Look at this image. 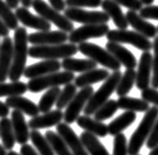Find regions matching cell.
Instances as JSON below:
<instances>
[{
	"mask_svg": "<svg viewBox=\"0 0 158 155\" xmlns=\"http://www.w3.org/2000/svg\"><path fill=\"white\" fill-rule=\"evenodd\" d=\"M28 32L26 27H18L14 32L13 41V60L9 72V79L11 82H17L24 75L26 69L27 58L29 56Z\"/></svg>",
	"mask_w": 158,
	"mask_h": 155,
	"instance_id": "obj_1",
	"label": "cell"
},
{
	"mask_svg": "<svg viewBox=\"0 0 158 155\" xmlns=\"http://www.w3.org/2000/svg\"><path fill=\"white\" fill-rule=\"evenodd\" d=\"M158 118V107L152 106L145 112L138 129L131 136L128 145V155H138L141 146L149 136L155 121Z\"/></svg>",
	"mask_w": 158,
	"mask_h": 155,
	"instance_id": "obj_2",
	"label": "cell"
},
{
	"mask_svg": "<svg viewBox=\"0 0 158 155\" xmlns=\"http://www.w3.org/2000/svg\"><path fill=\"white\" fill-rule=\"evenodd\" d=\"M122 77L121 71H113V73L104 81L103 85L98 88V90L92 93L88 103L84 108V113L86 116H91L100 106L104 104L112 93L116 90L118 82Z\"/></svg>",
	"mask_w": 158,
	"mask_h": 155,
	"instance_id": "obj_3",
	"label": "cell"
},
{
	"mask_svg": "<svg viewBox=\"0 0 158 155\" xmlns=\"http://www.w3.org/2000/svg\"><path fill=\"white\" fill-rule=\"evenodd\" d=\"M78 51V46L71 42L53 45H32L29 48V56L36 59L58 60L72 57Z\"/></svg>",
	"mask_w": 158,
	"mask_h": 155,
	"instance_id": "obj_4",
	"label": "cell"
},
{
	"mask_svg": "<svg viewBox=\"0 0 158 155\" xmlns=\"http://www.w3.org/2000/svg\"><path fill=\"white\" fill-rule=\"evenodd\" d=\"M75 78L76 77L72 72L58 71L55 72V73L47 74L42 77L31 79L28 84H27V86H28V90H30L31 92L39 93L42 90H48L50 87L70 84V82H72L75 80Z\"/></svg>",
	"mask_w": 158,
	"mask_h": 155,
	"instance_id": "obj_5",
	"label": "cell"
},
{
	"mask_svg": "<svg viewBox=\"0 0 158 155\" xmlns=\"http://www.w3.org/2000/svg\"><path fill=\"white\" fill-rule=\"evenodd\" d=\"M78 49L89 59L94 60L97 64H100L109 70L119 71L121 69V64L119 61L110 52L97 44L85 41L79 44Z\"/></svg>",
	"mask_w": 158,
	"mask_h": 155,
	"instance_id": "obj_6",
	"label": "cell"
},
{
	"mask_svg": "<svg viewBox=\"0 0 158 155\" xmlns=\"http://www.w3.org/2000/svg\"><path fill=\"white\" fill-rule=\"evenodd\" d=\"M31 7L40 17L45 19L49 23L54 24L60 31L71 32L75 30L72 21H70L65 15L59 13V11L51 7L43 0H32Z\"/></svg>",
	"mask_w": 158,
	"mask_h": 155,
	"instance_id": "obj_7",
	"label": "cell"
},
{
	"mask_svg": "<svg viewBox=\"0 0 158 155\" xmlns=\"http://www.w3.org/2000/svg\"><path fill=\"white\" fill-rule=\"evenodd\" d=\"M106 37L108 41L116 43H127L131 44L134 47L139 49L141 51H150L152 49V42L149 38L145 37L139 32L135 31L128 30H110L107 34Z\"/></svg>",
	"mask_w": 158,
	"mask_h": 155,
	"instance_id": "obj_8",
	"label": "cell"
},
{
	"mask_svg": "<svg viewBox=\"0 0 158 155\" xmlns=\"http://www.w3.org/2000/svg\"><path fill=\"white\" fill-rule=\"evenodd\" d=\"M64 15L70 21L84 25L107 24L110 20V17L103 11H86L76 7H69L65 9Z\"/></svg>",
	"mask_w": 158,
	"mask_h": 155,
	"instance_id": "obj_9",
	"label": "cell"
},
{
	"mask_svg": "<svg viewBox=\"0 0 158 155\" xmlns=\"http://www.w3.org/2000/svg\"><path fill=\"white\" fill-rule=\"evenodd\" d=\"M94 92V87L91 86L81 88L79 92L76 93L74 98L67 105L66 110L64 112L63 120L66 124H73L79 118L80 113L83 111L85 106L88 103L89 99Z\"/></svg>",
	"mask_w": 158,
	"mask_h": 155,
	"instance_id": "obj_10",
	"label": "cell"
},
{
	"mask_svg": "<svg viewBox=\"0 0 158 155\" xmlns=\"http://www.w3.org/2000/svg\"><path fill=\"white\" fill-rule=\"evenodd\" d=\"M109 31H110V27L107 24L84 25L71 31L68 40L71 43L80 44L90 40V38H99L103 36H106Z\"/></svg>",
	"mask_w": 158,
	"mask_h": 155,
	"instance_id": "obj_11",
	"label": "cell"
},
{
	"mask_svg": "<svg viewBox=\"0 0 158 155\" xmlns=\"http://www.w3.org/2000/svg\"><path fill=\"white\" fill-rule=\"evenodd\" d=\"M57 134L66 142L73 155H89L85 148L81 138L75 131L66 123H59L56 127Z\"/></svg>",
	"mask_w": 158,
	"mask_h": 155,
	"instance_id": "obj_12",
	"label": "cell"
},
{
	"mask_svg": "<svg viewBox=\"0 0 158 155\" xmlns=\"http://www.w3.org/2000/svg\"><path fill=\"white\" fill-rule=\"evenodd\" d=\"M68 36L67 32L63 31H46L32 32L28 36V40L32 45H53L65 43Z\"/></svg>",
	"mask_w": 158,
	"mask_h": 155,
	"instance_id": "obj_13",
	"label": "cell"
},
{
	"mask_svg": "<svg viewBox=\"0 0 158 155\" xmlns=\"http://www.w3.org/2000/svg\"><path fill=\"white\" fill-rule=\"evenodd\" d=\"M152 72V54L150 51H144L139 58L138 71L135 72V86L139 90L149 87L150 75Z\"/></svg>",
	"mask_w": 158,
	"mask_h": 155,
	"instance_id": "obj_14",
	"label": "cell"
},
{
	"mask_svg": "<svg viewBox=\"0 0 158 155\" xmlns=\"http://www.w3.org/2000/svg\"><path fill=\"white\" fill-rule=\"evenodd\" d=\"M15 15L18 21L21 22L25 27H31V29L40 31H50L51 29V24L49 22L40 16H35L31 13L29 9L26 7H18L16 9Z\"/></svg>",
	"mask_w": 158,
	"mask_h": 155,
	"instance_id": "obj_15",
	"label": "cell"
},
{
	"mask_svg": "<svg viewBox=\"0 0 158 155\" xmlns=\"http://www.w3.org/2000/svg\"><path fill=\"white\" fill-rule=\"evenodd\" d=\"M13 60V40L9 36H5L0 45V82L8 79Z\"/></svg>",
	"mask_w": 158,
	"mask_h": 155,
	"instance_id": "obj_16",
	"label": "cell"
},
{
	"mask_svg": "<svg viewBox=\"0 0 158 155\" xmlns=\"http://www.w3.org/2000/svg\"><path fill=\"white\" fill-rule=\"evenodd\" d=\"M126 18L130 26H132L133 29L144 36L148 38H154L157 35V27L148 22L143 17H140L135 11L129 10L126 13Z\"/></svg>",
	"mask_w": 158,
	"mask_h": 155,
	"instance_id": "obj_17",
	"label": "cell"
},
{
	"mask_svg": "<svg viewBox=\"0 0 158 155\" xmlns=\"http://www.w3.org/2000/svg\"><path fill=\"white\" fill-rule=\"evenodd\" d=\"M64 113L61 110L56 109L52 110L47 113H43L42 115H37L35 117H32L29 121V128L31 130H40L50 128L53 126H57L59 123H61L63 120Z\"/></svg>",
	"mask_w": 158,
	"mask_h": 155,
	"instance_id": "obj_18",
	"label": "cell"
},
{
	"mask_svg": "<svg viewBox=\"0 0 158 155\" xmlns=\"http://www.w3.org/2000/svg\"><path fill=\"white\" fill-rule=\"evenodd\" d=\"M61 63L57 60H44L41 62L32 64L29 67H26L24 71V77L28 79H35L45 76L47 74L55 73L61 69Z\"/></svg>",
	"mask_w": 158,
	"mask_h": 155,
	"instance_id": "obj_19",
	"label": "cell"
},
{
	"mask_svg": "<svg viewBox=\"0 0 158 155\" xmlns=\"http://www.w3.org/2000/svg\"><path fill=\"white\" fill-rule=\"evenodd\" d=\"M106 50L110 52L126 69H135L137 67L138 63L135 55L120 43L108 41L106 43Z\"/></svg>",
	"mask_w": 158,
	"mask_h": 155,
	"instance_id": "obj_20",
	"label": "cell"
},
{
	"mask_svg": "<svg viewBox=\"0 0 158 155\" xmlns=\"http://www.w3.org/2000/svg\"><path fill=\"white\" fill-rule=\"evenodd\" d=\"M11 123H12L16 142L19 145H25L30 140V128L24 117V114L14 110L11 113Z\"/></svg>",
	"mask_w": 158,
	"mask_h": 155,
	"instance_id": "obj_21",
	"label": "cell"
},
{
	"mask_svg": "<svg viewBox=\"0 0 158 155\" xmlns=\"http://www.w3.org/2000/svg\"><path fill=\"white\" fill-rule=\"evenodd\" d=\"M6 105L9 108H13L14 110H18L23 114H26L30 117H35L40 114L39 106L30 100L29 98L24 97L22 95H16V96H10L6 98L5 101Z\"/></svg>",
	"mask_w": 158,
	"mask_h": 155,
	"instance_id": "obj_22",
	"label": "cell"
},
{
	"mask_svg": "<svg viewBox=\"0 0 158 155\" xmlns=\"http://www.w3.org/2000/svg\"><path fill=\"white\" fill-rule=\"evenodd\" d=\"M101 8L103 12H105L113 21L119 30H127L129 23L127 21L126 15L120 7V5L116 3L114 0H102Z\"/></svg>",
	"mask_w": 158,
	"mask_h": 155,
	"instance_id": "obj_23",
	"label": "cell"
},
{
	"mask_svg": "<svg viewBox=\"0 0 158 155\" xmlns=\"http://www.w3.org/2000/svg\"><path fill=\"white\" fill-rule=\"evenodd\" d=\"M110 76L108 70L105 69H92L90 71L81 73L79 77L75 78V85L77 87L83 88L85 86H91L96 82H104Z\"/></svg>",
	"mask_w": 158,
	"mask_h": 155,
	"instance_id": "obj_24",
	"label": "cell"
},
{
	"mask_svg": "<svg viewBox=\"0 0 158 155\" xmlns=\"http://www.w3.org/2000/svg\"><path fill=\"white\" fill-rule=\"evenodd\" d=\"M76 122L80 128L98 137H105L108 135L107 125H105L103 122L91 119L89 116H79Z\"/></svg>",
	"mask_w": 158,
	"mask_h": 155,
	"instance_id": "obj_25",
	"label": "cell"
},
{
	"mask_svg": "<svg viewBox=\"0 0 158 155\" xmlns=\"http://www.w3.org/2000/svg\"><path fill=\"white\" fill-rule=\"evenodd\" d=\"M61 67L68 72L72 73H85L92 69H96L97 63L91 59H76L72 57H68L63 59L61 63Z\"/></svg>",
	"mask_w": 158,
	"mask_h": 155,
	"instance_id": "obj_26",
	"label": "cell"
},
{
	"mask_svg": "<svg viewBox=\"0 0 158 155\" xmlns=\"http://www.w3.org/2000/svg\"><path fill=\"white\" fill-rule=\"evenodd\" d=\"M137 119V114L133 111H126L121 114L118 118L114 119L110 124L107 126L108 134L111 136H116L120 132H122L124 130H126L130 127Z\"/></svg>",
	"mask_w": 158,
	"mask_h": 155,
	"instance_id": "obj_27",
	"label": "cell"
},
{
	"mask_svg": "<svg viewBox=\"0 0 158 155\" xmlns=\"http://www.w3.org/2000/svg\"><path fill=\"white\" fill-rule=\"evenodd\" d=\"M80 138L89 155H110L96 136L84 132H81Z\"/></svg>",
	"mask_w": 158,
	"mask_h": 155,
	"instance_id": "obj_28",
	"label": "cell"
},
{
	"mask_svg": "<svg viewBox=\"0 0 158 155\" xmlns=\"http://www.w3.org/2000/svg\"><path fill=\"white\" fill-rule=\"evenodd\" d=\"M117 103L119 109H123L125 111L146 112L149 109V103L143 99L129 97L127 95L120 96Z\"/></svg>",
	"mask_w": 158,
	"mask_h": 155,
	"instance_id": "obj_29",
	"label": "cell"
},
{
	"mask_svg": "<svg viewBox=\"0 0 158 155\" xmlns=\"http://www.w3.org/2000/svg\"><path fill=\"white\" fill-rule=\"evenodd\" d=\"M0 137H1L3 146L6 148V150L7 149L12 150V148L15 146L16 138L11 120L7 117L1 118L0 120Z\"/></svg>",
	"mask_w": 158,
	"mask_h": 155,
	"instance_id": "obj_30",
	"label": "cell"
},
{
	"mask_svg": "<svg viewBox=\"0 0 158 155\" xmlns=\"http://www.w3.org/2000/svg\"><path fill=\"white\" fill-rule=\"evenodd\" d=\"M135 84V69H127L125 73L122 74L121 79H120L118 86L116 87L117 95L125 96L131 91L132 87Z\"/></svg>",
	"mask_w": 158,
	"mask_h": 155,
	"instance_id": "obj_31",
	"label": "cell"
},
{
	"mask_svg": "<svg viewBox=\"0 0 158 155\" xmlns=\"http://www.w3.org/2000/svg\"><path fill=\"white\" fill-rule=\"evenodd\" d=\"M28 91V86L23 82H0V97L23 95Z\"/></svg>",
	"mask_w": 158,
	"mask_h": 155,
	"instance_id": "obj_32",
	"label": "cell"
},
{
	"mask_svg": "<svg viewBox=\"0 0 158 155\" xmlns=\"http://www.w3.org/2000/svg\"><path fill=\"white\" fill-rule=\"evenodd\" d=\"M44 136L46 137L47 141L49 142L54 153L56 155H73L68 145H66V142L55 132L47 131Z\"/></svg>",
	"mask_w": 158,
	"mask_h": 155,
	"instance_id": "obj_33",
	"label": "cell"
},
{
	"mask_svg": "<svg viewBox=\"0 0 158 155\" xmlns=\"http://www.w3.org/2000/svg\"><path fill=\"white\" fill-rule=\"evenodd\" d=\"M60 91H61V90H60L59 86L48 88L46 92L41 96L40 100L39 102V105H37L40 113H47L50 111L52 106L57 101Z\"/></svg>",
	"mask_w": 158,
	"mask_h": 155,
	"instance_id": "obj_34",
	"label": "cell"
},
{
	"mask_svg": "<svg viewBox=\"0 0 158 155\" xmlns=\"http://www.w3.org/2000/svg\"><path fill=\"white\" fill-rule=\"evenodd\" d=\"M30 138L31 143L40 152V155H55L46 137L43 136L37 130H31L30 132Z\"/></svg>",
	"mask_w": 158,
	"mask_h": 155,
	"instance_id": "obj_35",
	"label": "cell"
},
{
	"mask_svg": "<svg viewBox=\"0 0 158 155\" xmlns=\"http://www.w3.org/2000/svg\"><path fill=\"white\" fill-rule=\"evenodd\" d=\"M0 19L9 30L15 31L19 27V21L4 0H0Z\"/></svg>",
	"mask_w": 158,
	"mask_h": 155,
	"instance_id": "obj_36",
	"label": "cell"
},
{
	"mask_svg": "<svg viewBox=\"0 0 158 155\" xmlns=\"http://www.w3.org/2000/svg\"><path fill=\"white\" fill-rule=\"evenodd\" d=\"M77 93V86L75 84H70L65 85L63 90L60 91V94L58 96V99L55 103L56 108L59 110H62L63 108H66L67 105L71 102V100L74 98V96Z\"/></svg>",
	"mask_w": 158,
	"mask_h": 155,
	"instance_id": "obj_37",
	"label": "cell"
},
{
	"mask_svg": "<svg viewBox=\"0 0 158 155\" xmlns=\"http://www.w3.org/2000/svg\"><path fill=\"white\" fill-rule=\"evenodd\" d=\"M119 107H118V103L116 100H114V99L107 100L102 106H100L95 111V113L94 114V119L97 121L103 122L109 118H111L112 116L116 113Z\"/></svg>",
	"mask_w": 158,
	"mask_h": 155,
	"instance_id": "obj_38",
	"label": "cell"
},
{
	"mask_svg": "<svg viewBox=\"0 0 158 155\" xmlns=\"http://www.w3.org/2000/svg\"><path fill=\"white\" fill-rule=\"evenodd\" d=\"M152 48L154 53L152 56V79L150 80V84L152 87L158 90V36L154 37Z\"/></svg>",
	"mask_w": 158,
	"mask_h": 155,
	"instance_id": "obj_39",
	"label": "cell"
},
{
	"mask_svg": "<svg viewBox=\"0 0 158 155\" xmlns=\"http://www.w3.org/2000/svg\"><path fill=\"white\" fill-rule=\"evenodd\" d=\"M113 155H128V145L126 136L122 132L114 136Z\"/></svg>",
	"mask_w": 158,
	"mask_h": 155,
	"instance_id": "obj_40",
	"label": "cell"
},
{
	"mask_svg": "<svg viewBox=\"0 0 158 155\" xmlns=\"http://www.w3.org/2000/svg\"><path fill=\"white\" fill-rule=\"evenodd\" d=\"M102 0H65V4L68 7H89V8H97L100 7Z\"/></svg>",
	"mask_w": 158,
	"mask_h": 155,
	"instance_id": "obj_41",
	"label": "cell"
},
{
	"mask_svg": "<svg viewBox=\"0 0 158 155\" xmlns=\"http://www.w3.org/2000/svg\"><path fill=\"white\" fill-rule=\"evenodd\" d=\"M141 99L158 107V90L153 87L145 88V90H141Z\"/></svg>",
	"mask_w": 158,
	"mask_h": 155,
	"instance_id": "obj_42",
	"label": "cell"
},
{
	"mask_svg": "<svg viewBox=\"0 0 158 155\" xmlns=\"http://www.w3.org/2000/svg\"><path fill=\"white\" fill-rule=\"evenodd\" d=\"M139 16L143 19L148 20H158V6L154 5H148V6L143 7L139 10Z\"/></svg>",
	"mask_w": 158,
	"mask_h": 155,
	"instance_id": "obj_43",
	"label": "cell"
},
{
	"mask_svg": "<svg viewBox=\"0 0 158 155\" xmlns=\"http://www.w3.org/2000/svg\"><path fill=\"white\" fill-rule=\"evenodd\" d=\"M157 145H158V118L155 121L149 136L146 140V147L148 149H153Z\"/></svg>",
	"mask_w": 158,
	"mask_h": 155,
	"instance_id": "obj_44",
	"label": "cell"
},
{
	"mask_svg": "<svg viewBox=\"0 0 158 155\" xmlns=\"http://www.w3.org/2000/svg\"><path fill=\"white\" fill-rule=\"evenodd\" d=\"M116 3H118L120 6L126 7L129 10H133V11H139L143 8V3H141L140 0H114Z\"/></svg>",
	"mask_w": 158,
	"mask_h": 155,
	"instance_id": "obj_45",
	"label": "cell"
},
{
	"mask_svg": "<svg viewBox=\"0 0 158 155\" xmlns=\"http://www.w3.org/2000/svg\"><path fill=\"white\" fill-rule=\"evenodd\" d=\"M20 153L21 155H40V153H37L35 149L28 143H25L21 146Z\"/></svg>",
	"mask_w": 158,
	"mask_h": 155,
	"instance_id": "obj_46",
	"label": "cell"
},
{
	"mask_svg": "<svg viewBox=\"0 0 158 155\" xmlns=\"http://www.w3.org/2000/svg\"><path fill=\"white\" fill-rule=\"evenodd\" d=\"M48 1L50 3V6L56 9L57 11H64L66 9L65 8V6H66L65 0H48Z\"/></svg>",
	"mask_w": 158,
	"mask_h": 155,
	"instance_id": "obj_47",
	"label": "cell"
},
{
	"mask_svg": "<svg viewBox=\"0 0 158 155\" xmlns=\"http://www.w3.org/2000/svg\"><path fill=\"white\" fill-rule=\"evenodd\" d=\"M9 114V107L2 101H0V118L7 117Z\"/></svg>",
	"mask_w": 158,
	"mask_h": 155,
	"instance_id": "obj_48",
	"label": "cell"
},
{
	"mask_svg": "<svg viewBox=\"0 0 158 155\" xmlns=\"http://www.w3.org/2000/svg\"><path fill=\"white\" fill-rule=\"evenodd\" d=\"M9 31H10V30L6 26H5V24L2 22V20L0 19V36H2V37L8 36Z\"/></svg>",
	"mask_w": 158,
	"mask_h": 155,
	"instance_id": "obj_49",
	"label": "cell"
},
{
	"mask_svg": "<svg viewBox=\"0 0 158 155\" xmlns=\"http://www.w3.org/2000/svg\"><path fill=\"white\" fill-rule=\"evenodd\" d=\"M5 2L7 3V5L11 9H17L19 6L20 0H5Z\"/></svg>",
	"mask_w": 158,
	"mask_h": 155,
	"instance_id": "obj_50",
	"label": "cell"
},
{
	"mask_svg": "<svg viewBox=\"0 0 158 155\" xmlns=\"http://www.w3.org/2000/svg\"><path fill=\"white\" fill-rule=\"evenodd\" d=\"M20 2L23 5V7L29 8V7H31L32 0H20Z\"/></svg>",
	"mask_w": 158,
	"mask_h": 155,
	"instance_id": "obj_51",
	"label": "cell"
},
{
	"mask_svg": "<svg viewBox=\"0 0 158 155\" xmlns=\"http://www.w3.org/2000/svg\"><path fill=\"white\" fill-rule=\"evenodd\" d=\"M140 1L143 5H145V6H148V5H151L154 2V0H140Z\"/></svg>",
	"mask_w": 158,
	"mask_h": 155,
	"instance_id": "obj_52",
	"label": "cell"
},
{
	"mask_svg": "<svg viewBox=\"0 0 158 155\" xmlns=\"http://www.w3.org/2000/svg\"><path fill=\"white\" fill-rule=\"evenodd\" d=\"M7 151H6V148H5L3 145H0V155H6Z\"/></svg>",
	"mask_w": 158,
	"mask_h": 155,
	"instance_id": "obj_53",
	"label": "cell"
},
{
	"mask_svg": "<svg viewBox=\"0 0 158 155\" xmlns=\"http://www.w3.org/2000/svg\"><path fill=\"white\" fill-rule=\"evenodd\" d=\"M149 155H158V145L155 148L151 149V152L149 153Z\"/></svg>",
	"mask_w": 158,
	"mask_h": 155,
	"instance_id": "obj_54",
	"label": "cell"
},
{
	"mask_svg": "<svg viewBox=\"0 0 158 155\" xmlns=\"http://www.w3.org/2000/svg\"><path fill=\"white\" fill-rule=\"evenodd\" d=\"M6 155H21V153H17L16 151H13V150H10Z\"/></svg>",
	"mask_w": 158,
	"mask_h": 155,
	"instance_id": "obj_55",
	"label": "cell"
},
{
	"mask_svg": "<svg viewBox=\"0 0 158 155\" xmlns=\"http://www.w3.org/2000/svg\"><path fill=\"white\" fill-rule=\"evenodd\" d=\"M157 32H158V27H157Z\"/></svg>",
	"mask_w": 158,
	"mask_h": 155,
	"instance_id": "obj_56",
	"label": "cell"
},
{
	"mask_svg": "<svg viewBox=\"0 0 158 155\" xmlns=\"http://www.w3.org/2000/svg\"><path fill=\"white\" fill-rule=\"evenodd\" d=\"M0 45H1V44H0Z\"/></svg>",
	"mask_w": 158,
	"mask_h": 155,
	"instance_id": "obj_57",
	"label": "cell"
},
{
	"mask_svg": "<svg viewBox=\"0 0 158 155\" xmlns=\"http://www.w3.org/2000/svg\"><path fill=\"white\" fill-rule=\"evenodd\" d=\"M138 155H139V154H138Z\"/></svg>",
	"mask_w": 158,
	"mask_h": 155,
	"instance_id": "obj_58",
	"label": "cell"
}]
</instances>
